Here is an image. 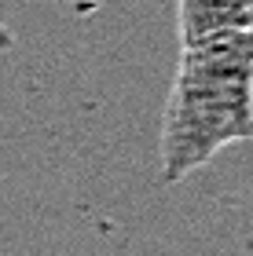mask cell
Returning a JSON list of instances; mask_svg holds the SVG:
<instances>
[{"instance_id":"6da1fadb","label":"cell","mask_w":253,"mask_h":256,"mask_svg":"<svg viewBox=\"0 0 253 256\" xmlns=\"http://www.w3.org/2000/svg\"><path fill=\"white\" fill-rule=\"evenodd\" d=\"M246 139H253V30L180 44L158 139L162 183L172 187Z\"/></svg>"},{"instance_id":"3957f363","label":"cell","mask_w":253,"mask_h":256,"mask_svg":"<svg viewBox=\"0 0 253 256\" xmlns=\"http://www.w3.org/2000/svg\"><path fill=\"white\" fill-rule=\"evenodd\" d=\"M8 44H11V30H8V26H0V52H4Z\"/></svg>"},{"instance_id":"7a4b0ae2","label":"cell","mask_w":253,"mask_h":256,"mask_svg":"<svg viewBox=\"0 0 253 256\" xmlns=\"http://www.w3.org/2000/svg\"><path fill=\"white\" fill-rule=\"evenodd\" d=\"M220 30H249V0H180V44Z\"/></svg>"}]
</instances>
